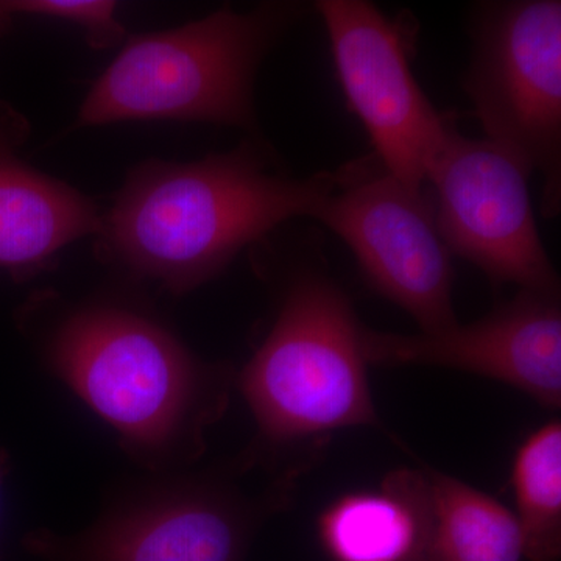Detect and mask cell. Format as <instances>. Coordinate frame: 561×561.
Returning <instances> with one entry per match:
<instances>
[{
  "label": "cell",
  "instance_id": "6da1fadb",
  "mask_svg": "<svg viewBox=\"0 0 561 561\" xmlns=\"http://www.w3.org/2000/svg\"><path fill=\"white\" fill-rule=\"evenodd\" d=\"M334 171L290 175L261 136L192 162L147 160L102 213L99 256L173 295L219 276L247 247L312 219Z\"/></svg>",
  "mask_w": 561,
  "mask_h": 561
},
{
  "label": "cell",
  "instance_id": "7a4b0ae2",
  "mask_svg": "<svg viewBox=\"0 0 561 561\" xmlns=\"http://www.w3.org/2000/svg\"><path fill=\"white\" fill-rule=\"evenodd\" d=\"M62 381L151 463L191 457L228 400L230 371L206 364L160 320L114 302L70 309L44 339Z\"/></svg>",
  "mask_w": 561,
  "mask_h": 561
},
{
  "label": "cell",
  "instance_id": "3957f363",
  "mask_svg": "<svg viewBox=\"0 0 561 561\" xmlns=\"http://www.w3.org/2000/svg\"><path fill=\"white\" fill-rule=\"evenodd\" d=\"M319 239L261 242L280 273L278 311L239 376L261 437L273 446L319 443L345 427L379 426L350 295L332 278Z\"/></svg>",
  "mask_w": 561,
  "mask_h": 561
},
{
  "label": "cell",
  "instance_id": "277c9868",
  "mask_svg": "<svg viewBox=\"0 0 561 561\" xmlns=\"http://www.w3.org/2000/svg\"><path fill=\"white\" fill-rule=\"evenodd\" d=\"M312 7L230 5L169 31L128 36L94 81L72 128L119 122H206L260 136L254 84L262 61Z\"/></svg>",
  "mask_w": 561,
  "mask_h": 561
},
{
  "label": "cell",
  "instance_id": "5b68a950",
  "mask_svg": "<svg viewBox=\"0 0 561 561\" xmlns=\"http://www.w3.org/2000/svg\"><path fill=\"white\" fill-rule=\"evenodd\" d=\"M465 92L485 139L542 176L541 210L561 209V2L489 0L470 14Z\"/></svg>",
  "mask_w": 561,
  "mask_h": 561
},
{
  "label": "cell",
  "instance_id": "8992f818",
  "mask_svg": "<svg viewBox=\"0 0 561 561\" xmlns=\"http://www.w3.org/2000/svg\"><path fill=\"white\" fill-rule=\"evenodd\" d=\"M334 173V186L312 219L350 247L371 289L408 312L420 332L459 323L453 254L438 232L426 190H409L375 153Z\"/></svg>",
  "mask_w": 561,
  "mask_h": 561
},
{
  "label": "cell",
  "instance_id": "52a82bcc",
  "mask_svg": "<svg viewBox=\"0 0 561 561\" xmlns=\"http://www.w3.org/2000/svg\"><path fill=\"white\" fill-rule=\"evenodd\" d=\"M346 105L364 125L383 168L412 191L457 127L451 113L432 105L413 77L415 22L387 16L367 0H319Z\"/></svg>",
  "mask_w": 561,
  "mask_h": 561
},
{
  "label": "cell",
  "instance_id": "ba28073f",
  "mask_svg": "<svg viewBox=\"0 0 561 561\" xmlns=\"http://www.w3.org/2000/svg\"><path fill=\"white\" fill-rule=\"evenodd\" d=\"M530 176L507 150L489 139L465 138L456 127L426 186L453 256L471 262L493 286L560 294L559 275L535 220Z\"/></svg>",
  "mask_w": 561,
  "mask_h": 561
},
{
  "label": "cell",
  "instance_id": "9c48e42d",
  "mask_svg": "<svg viewBox=\"0 0 561 561\" xmlns=\"http://www.w3.org/2000/svg\"><path fill=\"white\" fill-rule=\"evenodd\" d=\"M368 365H432L515 387L546 409L561 405L560 294L519 290L481 320L440 332L362 328Z\"/></svg>",
  "mask_w": 561,
  "mask_h": 561
},
{
  "label": "cell",
  "instance_id": "30bf717a",
  "mask_svg": "<svg viewBox=\"0 0 561 561\" xmlns=\"http://www.w3.org/2000/svg\"><path fill=\"white\" fill-rule=\"evenodd\" d=\"M260 518L230 490L186 485L121 507L79 537L41 531L27 545L50 561H243Z\"/></svg>",
  "mask_w": 561,
  "mask_h": 561
},
{
  "label": "cell",
  "instance_id": "8fae6325",
  "mask_svg": "<svg viewBox=\"0 0 561 561\" xmlns=\"http://www.w3.org/2000/svg\"><path fill=\"white\" fill-rule=\"evenodd\" d=\"M31 122L0 101V272L22 283L54 265L70 243L98 234L102 213L88 195L22 160Z\"/></svg>",
  "mask_w": 561,
  "mask_h": 561
},
{
  "label": "cell",
  "instance_id": "7c38bea8",
  "mask_svg": "<svg viewBox=\"0 0 561 561\" xmlns=\"http://www.w3.org/2000/svg\"><path fill=\"white\" fill-rule=\"evenodd\" d=\"M434 507L426 471L401 468L378 489L342 494L317 519L331 561H430Z\"/></svg>",
  "mask_w": 561,
  "mask_h": 561
},
{
  "label": "cell",
  "instance_id": "4fadbf2b",
  "mask_svg": "<svg viewBox=\"0 0 561 561\" xmlns=\"http://www.w3.org/2000/svg\"><path fill=\"white\" fill-rule=\"evenodd\" d=\"M434 507L430 561H522L515 515L490 494L426 470Z\"/></svg>",
  "mask_w": 561,
  "mask_h": 561
},
{
  "label": "cell",
  "instance_id": "5bb4252c",
  "mask_svg": "<svg viewBox=\"0 0 561 561\" xmlns=\"http://www.w3.org/2000/svg\"><path fill=\"white\" fill-rule=\"evenodd\" d=\"M512 486L524 559L559 561L561 556V424L549 421L516 449Z\"/></svg>",
  "mask_w": 561,
  "mask_h": 561
},
{
  "label": "cell",
  "instance_id": "9a60e30c",
  "mask_svg": "<svg viewBox=\"0 0 561 561\" xmlns=\"http://www.w3.org/2000/svg\"><path fill=\"white\" fill-rule=\"evenodd\" d=\"M113 0H0V33L18 14L69 22L84 32L92 49L105 50L127 38Z\"/></svg>",
  "mask_w": 561,
  "mask_h": 561
},
{
  "label": "cell",
  "instance_id": "2e32d148",
  "mask_svg": "<svg viewBox=\"0 0 561 561\" xmlns=\"http://www.w3.org/2000/svg\"><path fill=\"white\" fill-rule=\"evenodd\" d=\"M7 468H9V457L3 453V449L0 448V490H2L3 478L7 474Z\"/></svg>",
  "mask_w": 561,
  "mask_h": 561
}]
</instances>
